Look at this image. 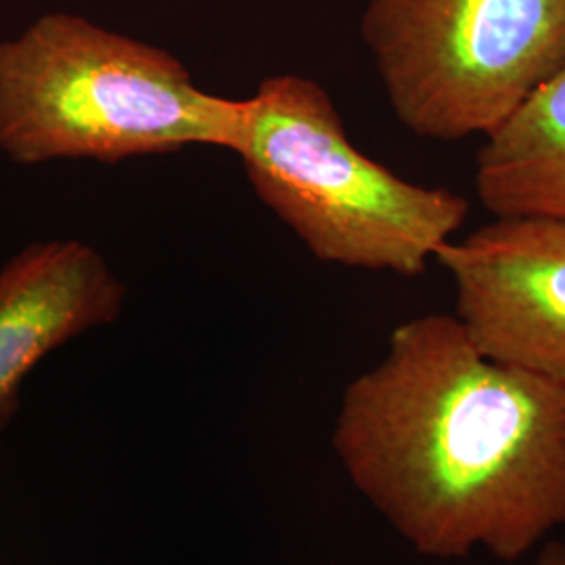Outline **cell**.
I'll return each mask as SVG.
<instances>
[{
  "instance_id": "cell-3",
  "label": "cell",
  "mask_w": 565,
  "mask_h": 565,
  "mask_svg": "<svg viewBox=\"0 0 565 565\" xmlns=\"http://www.w3.org/2000/svg\"><path fill=\"white\" fill-rule=\"evenodd\" d=\"M235 156L319 263L422 277L469 214L455 191L404 181L361 153L331 95L298 74L260 82Z\"/></svg>"
},
{
  "instance_id": "cell-5",
  "label": "cell",
  "mask_w": 565,
  "mask_h": 565,
  "mask_svg": "<svg viewBox=\"0 0 565 565\" xmlns=\"http://www.w3.org/2000/svg\"><path fill=\"white\" fill-rule=\"evenodd\" d=\"M455 317L497 363L565 385V221L497 218L446 243Z\"/></svg>"
},
{
  "instance_id": "cell-4",
  "label": "cell",
  "mask_w": 565,
  "mask_h": 565,
  "mask_svg": "<svg viewBox=\"0 0 565 565\" xmlns=\"http://www.w3.org/2000/svg\"><path fill=\"white\" fill-rule=\"evenodd\" d=\"M385 97L431 141L488 137L565 65V0H366Z\"/></svg>"
},
{
  "instance_id": "cell-7",
  "label": "cell",
  "mask_w": 565,
  "mask_h": 565,
  "mask_svg": "<svg viewBox=\"0 0 565 565\" xmlns=\"http://www.w3.org/2000/svg\"><path fill=\"white\" fill-rule=\"evenodd\" d=\"M484 139L476 191L486 210L565 221V65Z\"/></svg>"
},
{
  "instance_id": "cell-8",
  "label": "cell",
  "mask_w": 565,
  "mask_h": 565,
  "mask_svg": "<svg viewBox=\"0 0 565 565\" xmlns=\"http://www.w3.org/2000/svg\"><path fill=\"white\" fill-rule=\"evenodd\" d=\"M536 565H565L564 543H546L536 559Z\"/></svg>"
},
{
  "instance_id": "cell-1",
  "label": "cell",
  "mask_w": 565,
  "mask_h": 565,
  "mask_svg": "<svg viewBox=\"0 0 565 565\" xmlns=\"http://www.w3.org/2000/svg\"><path fill=\"white\" fill-rule=\"evenodd\" d=\"M333 448L425 557L511 564L565 525V385L488 359L455 315L392 331L343 390Z\"/></svg>"
},
{
  "instance_id": "cell-2",
  "label": "cell",
  "mask_w": 565,
  "mask_h": 565,
  "mask_svg": "<svg viewBox=\"0 0 565 565\" xmlns=\"http://www.w3.org/2000/svg\"><path fill=\"white\" fill-rule=\"evenodd\" d=\"M247 99L200 88L179 57L72 13L0 41V153L18 166L120 163L191 145L231 153Z\"/></svg>"
},
{
  "instance_id": "cell-6",
  "label": "cell",
  "mask_w": 565,
  "mask_h": 565,
  "mask_svg": "<svg viewBox=\"0 0 565 565\" xmlns=\"http://www.w3.org/2000/svg\"><path fill=\"white\" fill-rule=\"evenodd\" d=\"M126 298L102 252L78 239L30 243L0 266V431L15 419L32 369L82 333L116 323Z\"/></svg>"
}]
</instances>
